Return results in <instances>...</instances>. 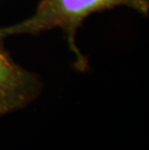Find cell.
<instances>
[{
    "label": "cell",
    "mask_w": 149,
    "mask_h": 150,
    "mask_svg": "<svg viewBox=\"0 0 149 150\" xmlns=\"http://www.w3.org/2000/svg\"><path fill=\"white\" fill-rule=\"evenodd\" d=\"M117 7L132 9L144 18L149 16V0H42L30 18L0 27V41L11 36L37 35L60 28L75 56L76 70L84 72L89 62L76 42L78 28L89 16Z\"/></svg>",
    "instance_id": "6da1fadb"
},
{
    "label": "cell",
    "mask_w": 149,
    "mask_h": 150,
    "mask_svg": "<svg viewBox=\"0 0 149 150\" xmlns=\"http://www.w3.org/2000/svg\"><path fill=\"white\" fill-rule=\"evenodd\" d=\"M42 88L39 76L16 63L0 41V116L29 106Z\"/></svg>",
    "instance_id": "7a4b0ae2"
}]
</instances>
